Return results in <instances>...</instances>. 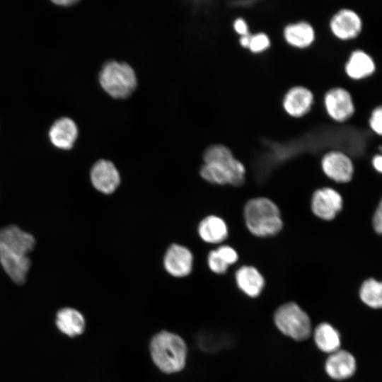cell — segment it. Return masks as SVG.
Returning a JSON list of instances; mask_svg holds the SVG:
<instances>
[{"instance_id":"cell-1","label":"cell","mask_w":382,"mask_h":382,"mask_svg":"<svg viewBox=\"0 0 382 382\" xmlns=\"http://www.w3.org/2000/svg\"><path fill=\"white\" fill-rule=\"evenodd\" d=\"M35 238L15 225L0 228V264L16 284L26 279L31 262L28 254L35 246Z\"/></svg>"},{"instance_id":"cell-2","label":"cell","mask_w":382,"mask_h":382,"mask_svg":"<svg viewBox=\"0 0 382 382\" xmlns=\"http://www.w3.org/2000/svg\"><path fill=\"white\" fill-rule=\"evenodd\" d=\"M203 160L199 173L204 180L213 184L236 187L245 182L244 164L226 146L220 144L209 146L204 152Z\"/></svg>"},{"instance_id":"cell-3","label":"cell","mask_w":382,"mask_h":382,"mask_svg":"<svg viewBox=\"0 0 382 382\" xmlns=\"http://www.w3.org/2000/svg\"><path fill=\"white\" fill-rule=\"evenodd\" d=\"M243 219L249 232L258 238L276 236L284 226L279 208L265 197L248 200L243 208Z\"/></svg>"},{"instance_id":"cell-4","label":"cell","mask_w":382,"mask_h":382,"mask_svg":"<svg viewBox=\"0 0 382 382\" xmlns=\"http://www.w3.org/2000/svg\"><path fill=\"white\" fill-rule=\"evenodd\" d=\"M149 352L153 362L165 374H175L186 364L187 347L178 334L168 330L156 333L151 339Z\"/></svg>"},{"instance_id":"cell-5","label":"cell","mask_w":382,"mask_h":382,"mask_svg":"<svg viewBox=\"0 0 382 382\" xmlns=\"http://www.w3.org/2000/svg\"><path fill=\"white\" fill-rule=\"evenodd\" d=\"M98 81L103 91L116 99L129 97L137 86L134 69L127 62L113 59L103 64L98 73Z\"/></svg>"},{"instance_id":"cell-6","label":"cell","mask_w":382,"mask_h":382,"mask_svg":"<svg viewBox=\"0 0 382 382\" xmlns=\"http://www.w3.org/2000/svg\"><path fill=\"white\" fill-rule=\"evenodd\" d=\"M274 322L282 334L294 340H305L312 332L309 316L294 302L279 306L274 313Z\"/></svg>"},{"instance_id":"cell-7","label":"cell","mask_w":382,"mask_h":382,"mask_svg":"<svg viewBox=\"0 0 382 382\" xmlns=\"http://www.w3.org/2000/svg\"><path fill=\"white\" fill-rule=\"evenodd\" d=\"M343 199L338 191L330 187L316 190L311 199L313 214L323 221L333 220L342 210Z\"/></svg>"},{"instance_id":"cell-8","label":"cell","mask_w":382,"mask_h":382,"mask_svg":"<svg viewBox=\"0 0 382 382\" xmlns=\"http://www.w3.org/2000/svg\"><path fill=\"white\" fill-rule=\"evenodd\" d=\"M320 166L324 174L338 183L349 182L354 174L352 159L341 151L333 150L326 153L321 159Z\"/></svg>"},{"instance_id":"cell-9","label":"cell","mask_w":382,"mask_h":382,"mask_svg":"<svg viewBox=\"0 0 382 382\" xmlns=\"http://www.w3.org/2000/svg\"><path fill=\"white\" fill-rule=\"evenodd\" d=\"M323 103L328 115L338 122L347 120L354 112V105L351 94L341 87L328 90L324 96Z\"/></svg>"},{"instance_id":"cell-10","label":"cell","mask_w":382,"mask_h":382,"mask_svg":"<svg viewBox=\"0 0 382 382\" xmlns=\"http://www.w3.org/2000/svg\"><path fill=\"white\" fill-rule=\"evenodd\" d=\"M329 26L336 37L347 40L355 38L359 35L362 29V21L354 11L342 8L332 16Z\"/></svg>"},{"instance_id":"cell-11","label":"cell","mask_w":382,"mask_h":382,"mask_svg":"<svg viewBox=\"0 0 382 382\" xmlns=\"http://www.w3.org/2000/svg\"><path fill=\"white\" fill-rule=\"evenodd\" d=\"M91 180L93 187L104 194L113 192L120 182L117 169L111 161L105 159L94 163L91 170Z\"/></svg>"},{"instance_id":"cell-12","label":"cell","mask_w":382,"mask_h":382,"mask_svg":"<svg viewBox=\"0 0 382 382\" xmlns=\"http://www.w3.org/2000/svg\"><path fill=\"white\" fill-rule=\"evenodd\" d=\"M312 91L303 86H294L284 94L282 106L291 117H301L310 111L313 103Z\"/></svg>"},{"instance_id":"cell-13","label":"cell","mask_w":382,"mask_h":382,"mask_svg":"<svg viewBox=\"0 0 382 382\" xmlns=\"http://www.w3.org/2000/svg\"><path fill=\"white\" fill-rule=\"evenodd\" d=\"M163 264L166 270L170 275L183 277L192 270L193 255L186 247L173 244L166 253Z\"/></svg>"},{"instance_id":"cell-14","label":"cell","mask_w":382,"mask_h":382,"mask_svg":"<svg viewBox=\"0 0 382 382\" xmlns=\"http://www.w3.org/2000/svg\"><path fill=\"white\" fill-rule=\"evenodd\" d=\"M357 370L354 355L345 349H338L329 354L325 362V371L334 380L341 381L352 377Z\"/></svg>"},{"instance_id":"cell-15","label":"cell","mask_w":382,"mask_h":382,"mask_svg":"<svg viewBox=\"0 0 382 382\" xmlns=\"http://www.w3.org/2000/svg\"><path fill=\"white\" fill-rule=\"evenodd\" d=\"M79 136V129L76 122L68 117L56 120L51 125L48 137L55 147L69 150L71 149Z\"/></svg>"},{"instance_id":"cell-16","label":"cell","mask_w":382,"mask_h":382,"mask_svg":"<svg viewBox=\"0 0 382 382\" xmlns=\"http://www.w3.org/2000/svg\"><path fill=\"white\" fill-rule=\"evenodd\" d=\"M235 280L238 288L251 298L258 296L265 285L264 276L252 265L240 267L235 272Z\"/></svg>"},{"instance_id":"cell-17","label":"cell","mask_w":382,"mask_h":382,"mask_svg":"<svg viewBox=\"0 0 382 382\" xmlns=\"http://www.w3.org/2000/svg\"><path fill=\"white\" fill-rule=\"evenodd\" d=\"M285 41L291 47L305 49L310 47L316 39L315 30L311 23L299 21L286 25L283 30Z\"/></svg>"},{"instance_id":"cell-18","label":"cell","mask_w":382,"mask_h":382,"mask_svg":"<svg viewBox=\"0 0 382 382\" xmlns=\"http://www.w3.org/2000/svg\"><path fill=\"white\" fill-rule=\"evenodd\" d=\"M198 233L201 239L212 244L224 242L228 236V228L226 221L216 215H209L204 218L198 226Z\"/></svg>"},{"instance_id":"cell-19","label":"cell","mask_w":382,"mask_h":382,"mask_svg":"<svg viewBox=\"0 0 382 382\" xmlns=\"http://www.w3.org/2000/svg\"><path fill=\"white\" fill-rule=\"evenodd\" d=\"M345 69L349 78L359 80L371 76L376 69V65L368 53L361 50H357L350 54Z\"/></svg>"},{"instance_id":"cell-20","label":"cell","mask_w":382,"mask_h":382,"mask_svg":"<svg viewBox=\"0 0 382 382\" xmlns=\"http://www.w3.org/2000/svg\"><path fill=\"white\" fill-rule=\"evenodd\" d=\"M58 329L69 337H76L82 334L86 328V320L83 314L73 308L60 309L56 316Z\"/></svg>"},{"instance_id":"cell-21","label":"cell","mask_w":382,"mask_h":382,"mask_svg":"<svg viewBox=\"0 0 382 382\" xmlns=\"http://www.w3.org/2000/svg\"><path fill=\"white\" fill-rule=\"evenodd\" d=\"M313 340L316 347L328 354L340 349V334L328 323H322L315 328Z\"/></svg>"},{"instance_id":"cell-22","label":"cell","mask_w":382,"mask_h":382,"mask_svg":"<svg viewBox=\"0 0 382 382\" xmlns=\"http://www.w3.org/2000/svg\"><path fill=\"white\" fill-rule=\"evenodd\" d=\"M359 298L367 306L382 308V282L374 278L365 280L359 288Z\"/></svg>"},{"instance_id":"cell-23","label":"cell","mask_w":382,"mask_h":382,"mask_svg":"<svg viewBox=\"0 0 382 382\" xmlns=\"http://www.w3.org/2000/svg\"><path fill=\"white\" fill-rule=\"evenodd\" d=\"M271 45L268 35L260 32L251 35L248 50L254 54L260 53L267 50Z\"/></svg>"},{"instance_id":"cell-24","label":"cell","mask_w":382,"mask_h":382,"mask_svg":"<svg viewBox=\"0 0 382 382\" xmlns=\"http://www.w3.org/2000/svg\"><path fill=\"white\" fill-rule=\"evenodd\" d=\"M207 265L210 270L217 274H225L230 267L216 249L209 252Z\"/></svg>"},{"instance_id":"cell-25","label":"cell","mask_w":382,"mask_h":382,"mask_svg":"<svg viewBox=\"0 0 382 382\" xmlns=\"http://www.w3.org/2000/svg\"><path fill=\"white\" fill-rule=\"evenodd\" d=\"M369 127L373 132L382 136V105L376 107L369 117Z\"/></svg>"},{"instance_id":"cell-26","label":"cell","mask_w":382,"mask_h":382,"mask_svg":"<svg viewBox=\"0 0 382 382\" xmlns=\"http://www.w3.org/2000/svg\"><path fill=\"white\" fill-rule=\"evenodd\" d=\"M216 250L229 266H231L238 262V254L232 246L228 245H221Z\"/></svg>"},{"instance_id":"cell-27","label":"cell","mask_w":382,"mask_h":382,"mask_svg":"<svg viewBox=\"0 0 382 382\" xmlns=\"http://www.w3.org/2000/svg\"><path fill=\"white\" fill-rule=\"evenodd\" d=\"M372 224L374 231L378 234H382V198L374 212Z\"/></svg>"},{"instance_id":"cell-28","label":"cell","mask_w":382,"mask_h":382,"mask_svg":"<svg viewBox=\"0 0 382 382\" xmlns=\"http://www.w3.org/2000/svg\"><path fill=\"white\" fill-rule=\"evenodd\" d=\"M233 28L234 31L240 35V36L248 34L249 32V27L246 21L242 18H236L233 22Z\"/></svg>"},{"instance_id":"cell-29","label":"cell","mask_w":382,"mask_h":382,"mask_svg":"<svg viewBox=\"0 0 382 382\" xmlns=\"http://www.w3.org/2000/svg\"><path fill=\"white\" fill-rule=\"evenodd\" d=\"M372 166L378 173L382 174V154H377L373 157Z\"/></svg>"},{"instance_id":"cell-30","label":"cell","mask_w":382,"mask_h":382,"mask_svg":"<svg viewBox=\"0 0 382 382\" xmlns=\"http://www.w3.org/2000/svg\"><path fill=\"white\" fill-rule=\"evenodd\" d=\"M251 33H248V34L240 36L239 37V44L243 48H248Z\"/></svg>"},{"instance_id":"cell-31","label":"cell","mask_w":382,"mask_h":382,"mask_svg":"<svg viewBox=\"0 0 382 382\" xmlns=\"http://www.w3.org/2000/svg\"><path fill=\"white\" fill-rule=\"evenodd\" d=\"M55 4H57L58 6H71L72 4H74L75 3L77 2V1H71V0H68V1H53Z\"/></svg>"}]
</instances>
